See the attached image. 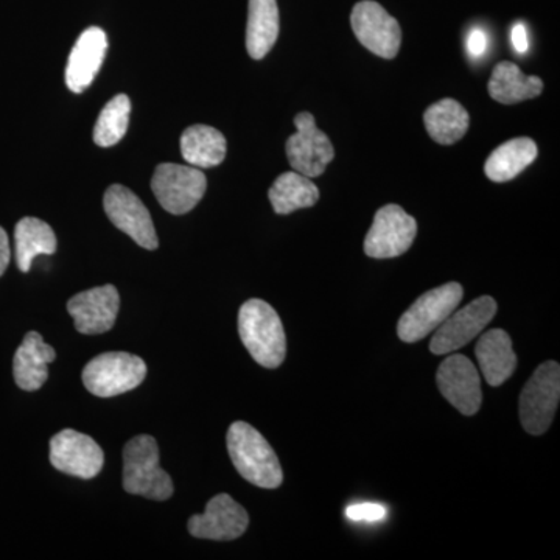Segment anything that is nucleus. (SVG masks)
Listing matches in <instances>:
<instances>
[{"mask_svg":"<svg viewBox=\"0 0 560 560\" xmlns=\"http://www.w3.org/2000/svg\"><path fill=\"white\" fill-rule=\"evenodd\" d=\"M497 313L493 298L481 296L471 301L467 307L453 312L434 331L430 350L434 355H447L478 337L488 327Z\"/></svg>","mask_w":560,"mask_h":560,"instance_id":"9","label":"nucleus"},{"mask_svg":"<svg viewBox=\"0 0 560 560\" xmlns=\"http://www.w3.org/2000/svg\"><path fill=\"white\" fill-rule=\"evenodd\" d=\"M539 150L536 142L529 138L508 140L506 143L493 150L486 161L485 172L493 183H506L521 175L528 165L536 161Z\"/></svg>","mask_w":560,"mask_h":560,"instance_id":"23","label":"nucleus"},{"mask_svg":"<svg viewBox=\"0 0 560 560\" xmlns=\"http://www.w3.org/2000/svg\"><path fill=\"white\" fill-rule=\"evenodd\" d=\"M418 235V223L400 206L378 209L364 238V253L372 259H394L407 253Z\"/></svg>","mask_w":560,"mask_h":560,"instance_id":"8","label":"nucleus"},{"mask_svg":"<svg viewBox=\"0 0 560 560\" xmlns=\"http://www.w3.org/2000/svg\"><path fill=\"white\" fill-rule=\"evenodd\" d=\"M512 44H514V49L518 51V54H526L529 49V40L528 33H526L525 25L515 24V27L512 28Z\"/></svg>","mask_w":560,"mask_h":560,"instance_id":"30","label":"nucleus"},{"mask_svg":"<svg viewBox=\"0 0 560 560\" xmlns=\"http://www.w3.org/2000/svg\"><path fill=\"white\" fill-rule=\"evenodd\" d=\"M16 264L22 272H28L38 256H51L57 250V235L46 221L25 217L14 228Z\"/></svg>","mask_w":560,"mask_h":560,"instance_id":"24","label":"nucleus"},{"mask_svg":"<svg viewBox=\"0 0 560 560\" xmlns=\"http://www.w3.org/2000/svg\"><path fill=\"white\" fill-rule=\"evenodd\" d=\"M249 515L242 504L228 493L213 497L205 514L191 515L189 533L198 539L235 540L246 533Z\"/></svg>","mask_w":560,"mask_h":560,"instance_id":"15","label":"nucleus"},{"mask_svg":"<svg viewBox=\"0 0 560 560\" xmlns=\"http://www.w3.org/2000/svg\"><path fill=\"white\" fill-rule=\"evenodd\" d=\"M10 259L11 249L9 235L3 231V228H0V276H2L3 272L7 271V268H9Z\"/></svg>","mask_w":560,"mask_h":560,"instance_id":"31","label":"nucleus"},{"mask_svg":"<svg viewBox=\"0 0 560 560\" xmlns=\"http://www.w3.org/2000/svg\"><path fill=\"white\" fill-rule=\"evenodd\" d=\"M145 377V361L128 352L101 353L83 370L84 386L103 399L138 388Z\"/></svg>","mask_w":560,"mask_h":560,"instance_id":"4","label":"nucleus"},{"mask_svg":"<svg viewBox=\"0 0 560 560\" xmlns=\"http://www.w3.org/2000/svg\"><path fill=\"white\" fill-rule=\"evenodd\" d=\"M228 452L243 480L261 489H278L283 471L270 442L249 423H232L228 430Z\"/></svg>","mask_w":560,"mask_h":560,"instance_id":"1","label":"nucleus"},{"mask_svg":"<svg viewBox=\"0 0 560 560\" xmlns=\"http://www.w3.org/2000/svg\"><path fill=\"white\" fill-rule=\"evenodd\" d=\"M352 31L360 43L372 54L385 60L397 57L401 44V31L397 20L381 3L363 0L357 3L350 16Z\"/></svg>","mask_w":560,"mask_h":560,"instance_id":"12","label":"nucleus"},{"mask_svg":"<svg viewBox=\"0 0 560 560\" xmlns=\"http://www.w3.org/2000/svg\"><path fill=\"white\" fill-rule=\"evenodd\" d=\"M238 334L250 357L268 370H276L287 355V337L278 312L268 302L249 300L238 312Z\"/></svg>","mask_w":560,"mask_h":560,"instance_id":"2","label":"nucleus"},{"mask_svg":"<svg viewBox=\"0 0 560 560\" xmlns=\"http://www.w3.org/2000/svg\"><path fill=\"white\" fill-rule=\"evenodd\" d=\"M57 359V352L44 342L38 331H28L20 349L14 353V382L21 389L38 390L49 378V363Z\"/></svg>","mask_w":560,"mask_h":560,"instance_id":"18","label":"nucleus"},{"mask_svg":"<svg viewBox=\"0 0 560 560\" xmlns=\"http://www.w3.org/2000/svg\"><path fill=\"white\" fill-rule=\"evenodd\" d=\"M103 208L110 223L130 235L132 241L142 248L154 250L160 246L156 230L149 209L145 208L138 195L128 187L114 184L106 190Z\"/></svg>","mask_w":560,"mask_h":560,"instance_id":"11","label":"nucleus"},{"mask_svg":"<svg viewBox=\"0 0 560 560\" xmlns=\"http://www.w3.org/2000/svg\"><path fill=\"white\" fill-rule=\"evenodd\" d=\"M124 489L131 495L165 501L173 495V481L160 464V447L154 438L140 434L124 448Z\"/></svg>","mask_w":560,"mask_h":560,"instance_id":"3","label":"nucleus"},{"mask_svg":"<svg viewBox=\"0 0 560 560\" xmlns=\"http://www.w3.org/2000/svg\"><path fill=\"white\" fill-rule=\"evenodd\" d=\"M346 515H348L350 521L377 522L385 518L386 510L382 504L377 503L352 504V506L346 510Z\"/></svg>","mask_w":560,"mask_h":560,"instance_id":"28","label":"nucleus"},{"mask_svg":"<svg viewBox=\"0 0 560 560\" xmlns=\"http://www.w3.org/2000/svg\"><path fill=\"white\" fill-rule=\"evenodd\" d=\"M131 101L119 94L106 103L94 128V142L98 147H113L127 135L130 125Z\"/></svg>","mask_w":560,"mask_h":560,"instance_id":"27","label":"nucleus"},{"mask_svg":"<svg viewBox=\"0 0 560 560\" xmlns=\"http://www.w3.org/2000/svg\"><path fill=\"white\" fill-rule=\"evenodd\" d=\"M268 198L276 213L289 215L294 210L315 206L319 200V190L307 176L298 172H287L275 180L268 191Z\"/></svg>","mask_w":560,"mask_h":560,"instance_id":"26","label":"nucleus"},{"mask_svg":"<svg viewBox=\"0 0 560 560\" xmlns=\"http://www.w3.org/2000/svg\"><path fill=\"white\" fill-rule=\"evenodd\" d=\"M438 388L464 416L480 411L482 390L480 374L467 357L451 355L442 361L436 375Z\"/></svg>","mask_w":560,"mask_h":560,"instance_id":"14","label":"nucleus"},{"mask_svg":"<svg viewBox=\"0 0 560 560\" xmlns=\"http://www.w3.org/2000/svg\"><path fill=\"white\" fill-rule=\"evenodd\" d=\"M427 131L434 142L452 145L466 136L470 117L466 108L453 98L434 103L423 114Z\"/></svg>","mask_w":560,"mask_h":560,"instance_id":"25","label":"nucleus"},{"mask_svg":"<svg viewBox=\"0 0 560 560\" xmlns=\"http://www.w3.org/2000/svg\"><path fill=\"white\" fill-rule=\"evenodd\" d=\"M560 400V366L556 361L540 364L521 394L523 429L540 436L550 429Z\"/></svg>","mask_w":560,"mask_h":560,"instance_id":"5","label":"nucleus"},{"mask_svg":"<svg viewBox=\"0 0 560 560\" xmlns=\"http://www.w3.org/2000/svg\"><path fill=\"white\" fill-rule=\"evenodd\" d=\"M108 50L106 33L98 27L86 28L70 51L66 84L75 94L86 91L97 77Z\"/></svg>","mask_w":560,"mask_h":560,"instance_id":"17","label":"nucleus"},{"mask_svg":"<svg viewBox=\"0 0 560 560\" xmlns=\"http://www.w3.org/2000/svg\"><path fill=\"white\" fill-rule=\"evenodd\" d=\"M226 139L215 128L194 125L180 136V153L191 167L210 168L226 158Z\"/></svg>","mask_w":560,"mask_h":560,"instance_id":"22","label":"nucleus"},{"mask_svg":"<svg viewBox=\"0 0 560 560\" xmlns=\"http://www.w3.org/2000/svg\"><path fill=\"white\" fill-rule=\"evenodd\" d=\"M296 132L287 140V158L294 172L316 178L326 172L334 161L335 150L326 132L316 127L311 113H300L294 117Z\"/></svg>","mask_w":560,"mask_h":560,"instance_id":"10","label":"nucleus"},{"mask_svg":"<svg viewBox=\"0 0 560 560\" xmlns=\"http://www.w3.org/2000/svg\"><path fill=\"white\" fill-rule=\"evenodd\" d=\"M208 189V179L201 168L191 165H158L151 190L162 208L173 215H184L197 208Z\"/></svg>","mask_w":560,"mask_h":560,"instance_id":"7","label":"nucleus"},{"mask_svg":"<svg viewBox=\"0 0 560 560\" xmlns=\"http://www.w3.org/2000/svg\"><path fill=\"white\" fill-rule=\"evenodd\" d=\"M50 463L62 474L91 480L101 474L105 453L88 434L66 429L50 440Z\"/></svg>","mask_w":560,"mask_h":560,"instance_id":"13","label":"nucleus"},{"mask_svg":"<svg viewBox=\"0 0 560 560\" xmlns=\"http://www.w3.org/2000/svg\"><path fill=\"white\" fill-rule=\"evenodd\" d=\"M544 81L539 77L525 75L514 62H499L489 80V95L503 105L539 97Z\"/></svg>","mask_w":560,"mask_h":560,"instance_id":"20","label":"nucleus"},{"mask_svg":"<svg viewBox=\"0 0 560 560\" xmlns=\"http://www.w3.org/2000/svg\"><path fill=\"white\" fill-rule=\"evenodd\" d=\"M463 285L458 282L445 283L423 293L415 304L401 315L397 324V335L404 342H418L438 329L460 304Z\"/></svg>","mask_w":560,"mask_h":560,"instance_id":"6","label":"nucleus"},{"mask_svg":"<svg viewBox=\"0 0 560 560\" xmlns=\"http://www.w3.org/2000/svg\"><path fill=\"white\" fill-rule=\"evenodd\" d=\"M119 307V291L114 285L81 291L68 302L75 329L83 335H101L113 329Z\"/></svg>","mask_w":560,"mask_h":560,"instance_id":"16","label":"nucleus"},{"mask_svg":"<svg viewBox=\"0 0 560 560\" xmlns=\"http://www.w3.org/2000/svg\"><path fill=\"white\" fill-rule=\"evenodd\" d=\"M486 49H488V36L481 28H474L467 38V50H469L470 57L480 58L481 55H485Z\"/></svg>","mask_w":560,"mask_h":560,"instance_id":"29","label":"nucleus"},{"mask_svg":"<svg viewBox=\"0 0 560 560\" xmlns=\"http://www.w3.org/2000/svg\"><path fill=\"white\" fill-rule=\"evenodd\" d=\"M478 363L490 386H500L510 381L517 368V355L512 349V340L506 331L492 329L481 335L477 348Z\"/></svg>","mask_w":560,"mask_h":560,"instance_id":"19","label":"nucleus"},{"mask_svg":"<svg viewBox=\"0 0 560 560\" xmlns=\"http://www.w3.org/2000/svg\"><path fill=\"white\" fill-rule=\"evenodd\" d=\"M279 36V9L276 0H249L246 49L253 60L267 57Z\"/></svg>","mask_w":560,"mask_h":560,"instance_id":"21","label":"nucleus"}]
</instances>
